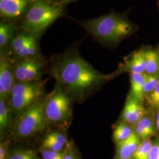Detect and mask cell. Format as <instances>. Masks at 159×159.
Instances as JSON below:
<instances>
[{
  "label": "cell",
  "instance_id": "obj_22",
  "mask_svg": "<svg viewBox=\"0 0 159 159\" xmlns=\"http://www.w3.org/2000/svg\"><path fill=\"white\" fill-rule=\"evenodd\" d=\"M153 145L152 141L150 139L143 140L137 148L136 152L133 157V159H148V156L151 148Z\"/></svg>",
  "mask_w": 159,
  "mask_h": 159
},
{
  "label": "cell",
  "instance_id": "obj_8",
  "mask_svg": "<svg viewBox=\"0 0 159 159\" xmlns=\"http://www.w3.org/2000/svg\"><path fill=\"white\" fill-rule=\"evenodd\" d=\"M38 39L31 34L23 32L14 37L7 52L12 61L34 57L39 54Z\"/></svg>",
  "mask_w": 159,
  "mask_h": 159
},
{
  "label": "cell",
  "instance_id": "obj_2",
  "mask_svg": "<svg viewBox=\"0 0 159 159\" xmlns=\"http://www.w3.org/2000/svg\"><path fill=\"white\" fill-rule=\"evenodd\" d=\"M77 22L92 37L104 43L119 42L136 30L135 25L127 17L115 13Z\"/></svg>",
  "mask_w": 159,
  "mask_h": 159
},
{
  "label": "cell",
  "instance_id": "obj_23",
  "mask_svg": "<svg viewBox=\"0 0 159 159\" xmlns=\"http://www.w3.org/2000/svg\"><path fill=\"white\" fill-rule=\"evenodd\" d=\"M159 81V73L154 74H145L143 92L144 95L150 94Z\"/></svg>",
  "mask_w": 159,
  "mask_h": 159
},
{
  "label": "cell",
  "instance_id": "obj_26",
  "mask_svg": "<svg viewBox=\"0 0 159 159\" xmlns=\"http://www.w3.org/2000/svg\"><path fill=\"white\" fill-rule=\"evenodd\" d=\"M10 140H6L5 141H1L0 143V159H7L9 154V144Z\"/></svg>",
  "mask_w": 159,
  "mask_h": 159
},
{
  "label": "cell",
  "instance_id": "obj_19",
  "mask_svg": "<svg viewBox=\"0 0 159 159\" xmlns=\"http://www.w3.org/2000/svg\"><path fill=\"white\" fill-rule=\"evenodd\" d=\"M147 61L146 73L156 74L159 73V53L153 50H145Z\"/></svg>",
  "mask_w": 159,
  "mask_h": 159
},
{
  "label": "cell",
  "instance_id": "obj_4",
  "mask_svg": "<svg viewBox=\"0 0 159 159\" xmlns=\"http://www.w3.org/2000/svg\"><path fill=\"white\" fill-rule=\"evenodd\" d=\"M46 96L43 97L17 117L13 122L11 134L16 141L30 139L48 126L44 113Z\"/></svg>",
  "mask_w": 159,
  "mask_h": 159
},
{
  "label": "cell",
  "instance_id": "obj_7",
  "mask_svg": "<svg viewBox=\"0 0 159 159\" xmlns=\"http://www.w3.org/2000/svg\"><path fill=\"white\" fill-rule=\"evenodd\" d=\"M12 62L16 82L29 83L41 81L46 61L40 55L22 58Z\"/></svg>",
  "mask_w": 159,
  "mask_h": 159
},
{
  "label": "cell",
  "instance_id": "obj_18",
  "mask_svg": "<svg viewBox=\"0 0 159 159\" xmlns=\"http://www.w3.org/2000/svg\"><path fill=\"white\" fill-rule=\"evenodd\" d=\"M134 132L143 140L150 139L154 134L152 120L148 117H143L136 124Z\"/></svg>",
  "mask_w": 159,
  "mask_h": 159
},
{
  "label": "cell",
  "instance_id": "obj_33",
  "mask_svg": "<svg viewBox=\"0 0 159 159\" xmlns=\"http://www.w3.org/2000/svg\"><path fill=\"white\" fill-rule=\"evenodd\" d=\"M117 159H119V158H117Z\"/></svg>",
  "mask_w": 159,
  "mask_h": 159
},
{
  "label": "cell",
  "instance_id": "obj_31",
  "mask_svg": "<svg viewBox=\"0 0 159 159\" xmlns=\"http://www.w3.org/2000/svg\"><path fill=\"white\" fill-rule=\"evenodd\" d=\"M159 125V113L157 114V118H156V126Z\"/></svg>",
  "mask_w": 159,
  "mask_h": 159
},
{
  "label": "cell",
  "instance_id": "obj_21",
  "mask_svg": "<svg viewBox=\"0 0 159 159\" xmlns=\"http://www.w3.org/2000/svg\"><path fill=\"white\" fill-rule=\"evenodd\" d=\"M7 159H41L37 153L31 149H15L9 153Z\"/></svg>",
  "mask_w": 159,
  "mask_h": 159
},
{
  "label": "cell",
  "instance_id": "obj_1",
  "mask_svg": "<svg viewBox=\"0 0 159 159\" xmlns=\"http://www.w3.org/2000/svg\"><path fill=\"white\" fill-rule=\"evenodd\" d=\"M50 74L72 100L77 102L91 96L110 77L97 71L74 50L54 58Z\"/></svg>",
  "mask_w": 159,
  "mask_h": 159
},
{
  "label": "cell",
  "instance_id": "obj_12",
  "mask_svg": "<svg viewBox=\"0 0 159 159\" xmlns=\"http://www.w3.org/2000/svg\"><path fill=\"white\" fill-rule=\"evenodd\" d=\"M68 141L64 130L52 131L46 134L43 139L40 150L61 152L66 147Z\"/></svg>",
  "mask_w": 159,
  "mask_h": 159
},
{
  "label": "cell",
  "instance_id": "obj_30",
  "mask_svg": "<svg viewBox=\"0 0 159 159\" xmlns=\"http://www.w3.org/2000/svg\"><path fill=\"white\" fill-rule=\"evenodd\" d=\"M44 1H45L47 3L51 4H58L61 0H43Z\"/></svg>",
  "mask_w": 159,
  "mask_h": 159
},
{
  "label": "cell",
  "instance_id": "obj_11",
  "mask_svg": "<svg viewBox=\"0 0 159 159\" xmlns=\"http://www.w3.org/2000/svg\"><path fill=\"white\" fill-rule=\"evenodd\" d=\"M29 5V0H0V14L8 19L24 16Z\"/></svg>",
  "mask_w": 159,
  "mask_h": 159
},
{
  "label": "cell",
  "instance_id": "obj_17",
  "mask_svg": "<svg viewBox=\"0 0 159 159\" xmlns=\"http://www.w3.org/2000/svg\"><path fill=\"white\" fill-rule=\"evenodd\" d=\"M14 28L11 24L1 22L0 24V49L6 51L14 38Z\"/></svg>",
  "mask_w": 159,
  "mask_h": 159
},
{
  "label": "cell",
  "instance_id": "obj_9",
  "mask_svg": "<svg viewBox=\"0 0 159 159\" xmlns=\"http://www.w3.org/2000/svg\"><path fill=\"white\" fill-rule=\"evenodd\" d=\"M16 83L13 62L6 51L0 55V99L8 100Z\"/></svg>",
  "mask_w": 159,
  "mask_h": 159
},
{
  "label": "cell",
  "instance_id": "obj_10",
  "mask_svg": "<svg viewBox=\"0 0 159 159\" xmlns=\"http://www.w3.org/2000/svg\"><path fill=\"white\" fill-rule=\"evenodd\" d=\"M145 108L140 102L130 94L127 98L121 115L123 122L128 125H136L144 117Z\"/></svg>",
  "mask_w": 159,
  "mask_h": 159
},
{
  "label": "cell",
  "instance_id": "obj_5",
  "mask_svg": "<svg viewBox=\"0 0 159 159\" xmlns=\"http://www.w3.org/2000/svg\"><path fill=\"white\" fill-rule=\"evenodd\" d=\"M72 99L63 88L56 83L51 93L46 96L44 113L48 125L68 129L73 118Z\"/></svg>",
  "mask_w": 159,
  "mask_h": 159
},
{
  "label": "cell",
  "instance_id": "obj_13",
  "mask_svg": "<svg viewBox=\"0 0 159 159\" xmlns=\"http://www.w3.org/2000/svg\"><path fill=\"white\" fill-rule=\"evenodd\" d=\"M147 68V61L145 55V50H140L135 51L130 57H128L119 70V72L129 71L130 73H146Z\"/></svg>",
  "mask_w": 159,
  "mask_h": 159
},
{
  "label": "cell",
  "instance_id": "obj_3",
  "mask_svg": "<svg viewBox=\"0 0 159 159\" xmlns=\"http://www.w3.org/2000/svg\"><path fill=\"white\" fill-rule=\"evenodd\" d=\"M63 6L43 0H34L24 16L21 28L24 33L39 39L51 24L63 14Z\"/></svg>",
  "mask_w": 159,
  "mask_h": 159
},
{
  "label": "cell",
  "instance_id": "obj_24",
  "mask_svg": "<svg viewBox=\"0 0 159 159\" xmlns=\"http://www.w3.org/2000/svg\"><path fill=\"white\" fill-rule=\"evenodd\" d=\"M63 159H80L74 143L68 142L65 148Z\"/></svg>",
  "mask_w": 159,
  "mask_h": 159
},
{
  "label": "cell",
  "instance_id": "obj_15",
  "mask_svg": "<svg viewBox=\"0 0 159 159\" xmlns=\"http://www.w3.org/2000/svg\"><path fill=\"white\" fill-rule=\"evenodd\" d=\"M13 113L8 100L0 99V136L4 138L11 131Z\"/></svg>",
  "mask_w": 159,
  "mask_h": 159
},
{
  "label": "cell",
  "instance_id": "obj_20",
  "mask_svg": "<svg viewBox=\"0 0 159 159\" xmlns=\"http://www.w3.org/2000/svg\"><path fill=\"white\" fill-rule=\"evenodd\" d=\"M133 133L129 125L124 122L120 123L116 126L113 131L114 141L116 143L127 139Z\"/></svg>",
  "mask_w": 159,
  "mask_h": 159
},
{
  "label": "cell",
  "instance_id": "obj_28",
  "mask_svg": "<svg viewBox=\"0 0 159 159\" xmlns=\"http://www.w3.org/2000/svg\"><path fill=\"white\" fill-rule=\"evenodd\" d=\"M148 159H159V142L153 144L149 152Z\"/></svg>",
  "mask_w": 159,
  "mask_h": 159
},
{
  "label": "cell",
  "instance_id": "obj_29",
  "mask_svg": "<svg viewBox=\"0 0 159 159\" xmlns=\"http://www.w3.org/2000/svg\"><path fill=\"white\" fill-rule=\"evenodd\" d=\"M75 1H76V0H61V1L58 3V4L64 7V6L68 4L69 3Z\"/></svg>",
  "mask_w": 159,
  "mask_h": 159
},
{
  "label": "cell",
  "instance_id": "obj_16",
  "mask_svg": "<svg viewBox=\"0 0 159 159\" xmlns=\"http://www.w3.org/2000/svg\"><path fill=\"white\" fill-rule=\"evenodd\" d=\"M146 73H130L131 95L142 102L144 97V84Z\"/></svg>",
  "mask_w": 159,
  "mask_h": 159
},
{
  "label": "cell",
  "instance_id": "obj_6",
  "mask_svg": "<svg viewBox=\"0 0 159 159\" xmlns=\"http://www.w3.org/2000/svg\"><path fill=\"white\" fill-rule=\"evenodd\" d=\"M46 80L16 82L8 100L16 119L45 95Z\"/></svg>",
  "mask_w": 159,
  "mask_h": 159
},
{
  "label": "cell",
  "instance_id": "obj_34",
  "mask_svg": "<svg viewBox=\"0 0 159 159\" xmlns=\"http://www.w3.org/2000/svg\"></svg>",
  "mask_w": 159,
  "mask_h": 159
},
{
  "label": "cell",
  "instance_id": "obj_27",
  "mask_svg": "<svg viewBox=\"0 0 159 159\" xmlns=\"http://www.w3.org/2000/svg\"><path fill=\"white\" fill-rule=\"evenodd\" d=\"M149 101L154 106H159V81L153 91L149 94Z\"/></svg>",
  "mask_w": 159,
  "mask_h": 159
},
{
  "label": "cell",
  "instance_id": "obj_14",
  "mask_svg": "<svg viewBox=\"0 0 159 159\" xmlns=\"http://www.w3.org/2000/svg\"><path fill=\"white\" fill-rule=\"evenodd\" d=\"M140 138L136 133H133L127 139L116 143L117 158L131 159L137 148L140 144Z\"/></svg>",
  "mask_w": 159,
  "mask_h": 159
},
{
  "label": "cell",
  "instance_id": "obj_25",
  "mask_svg": "<svg viewBox=\"0 0 159 159\" xmlns=\"http://www.w3.org/2000/svg\"><path fill=\"white\" fill-rule=\"evenodd\" d=\"M65 149L61 152H54L48 150H40L42 159H63Z\"/></svg>",
  "mask_w": 159,
  "mask_h": 159
},
{
  "label": "cell",
  "instance_id": "obj_32",
  "mask_svg": "<svg viewBox=\"0 0 159 159\" xmlns=\"http://www.w3.org/2000/svg\"><path fill=\"white\" fill-rule=\"evenodd\" d=\"M157 129L159 130V125H157Z\"/></svg>",
  "mask_w": 159,
  "mask_h": 159
}]
</instances>
